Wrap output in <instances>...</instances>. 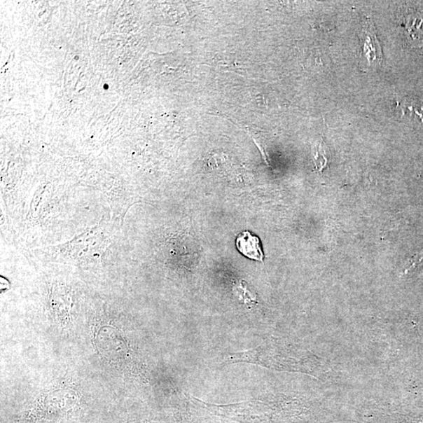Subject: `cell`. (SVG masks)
I'll list each match as a JSON object with an SVG mask.
<instances>
[{"instance_id":"obj_1","label":"cell","mask_w":423,"mask_h":423,"mask_svg":"<svg viewBox=\"0 0 423 423\" xmlns=\"http://www.w3.org/2000/svg\"><path fill=\"white\" fill-rule=\"evenodd\" d=\"M360 62L363 69H375L382 60L381 46L371 22L363 25L360 35Z\"/></svg>"},{"instance_id":"obj_2","label":"cell","mask_w":423,"mask_h":423,"mask_svg":"<svg viewBox=\"0 0 423 423\" xmlns=\"http://www.w3.org/2000/svg\"><path fill=\"white\" fill-rule=\"evenodd\" d=\"M236 247L244 256L249 259L263 263L264 254L261 240L250 231L244 230L237 235Z\"/></svg>"},{"instance_id":"obj_3","label":"cell","mask_w":423,"mask_h":423,"mask_svg":"<svg viewBox=\"0 0 423 423\" xmlns=\"http://www.w3.org/2000/svg\"><path fill=\"white\" fill-rule=\"evenodd\" d=\"M321 157H322L324 158H326L325 157V150L322 149L321 145V144H319V146H317L316 148V151L314 152V160H315L314 162H315L316 167L317 168H320V169L325 167H324V165L321 160Z\"/></svg>"}]
</instances>
